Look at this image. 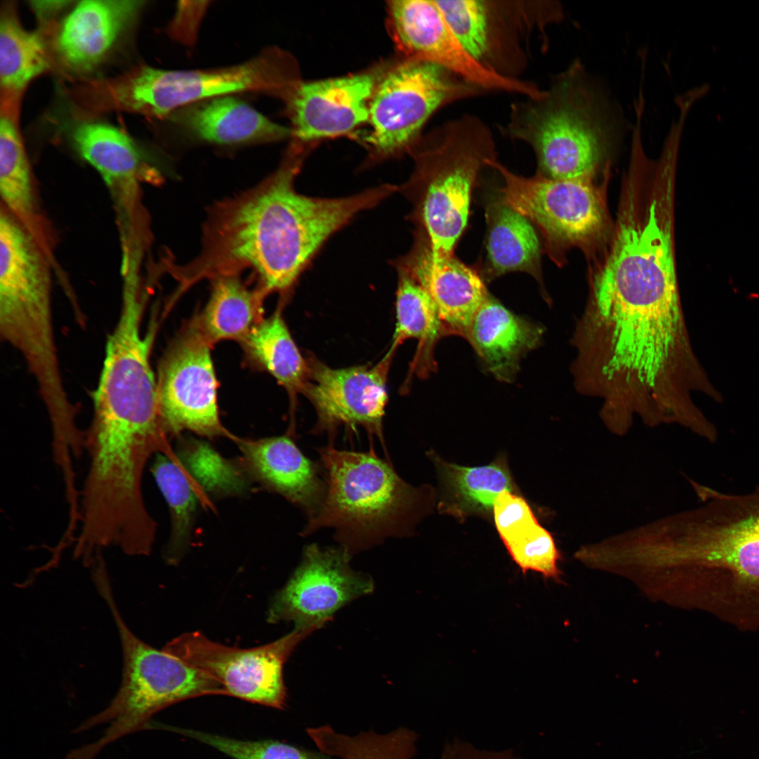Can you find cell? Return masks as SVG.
Returning <instances> with one entry per match:
<instances>
[{
	"label": "cell",
	"mask_w": 759,
	"mask_h": 759,
	"mask_svg": "<svg viewBox=\"0 0 759 759\" xmlns=\"http://www.w3.org/2000/svg\"><path fill=\"white\" fill-rule=\"evenodd\" d=\"M396 327L390 351L408 339L418 341L417 361L414 368L427 372L434 365L432 352L436 342L448 335L438 309L427 292L409 274L400 278L396 299Z\"/></svg>",
	"instance_id": "1f68e13d"
},
{
	"label": "cell",
	"mask_w": 759,
	"mask_h": 759,
	"mask_svg": "<svg viewBox=\"0 0 759 759\" xmlns=\"http://www.w3.org/2000/svg\"><path fill=\"white\" fill-rule=\"evenodd\" d=\"M0 118L1 205L48 251L37 207L31 169L17 121L5 116Z\"/></svg>",
	"instance_id": "f546056e"
},
{
	"label": "cell",
	"mask_w": 759,
	"mask_h": 759,
	"mask_svg": "<svg viewBox=\"0 0 759 759\" xmlns=\"http://www.w3.org/2000/svg\"><path fill=\"white\" fill-rule=\"evenodd\" d=\"M351 557L342 547L307 546L301 564L274 597L268 622L292 621L295 627L319 629L339 609L372 592V578L353 570Z\"/></svg>",
	"instance_id": "9a60e30c"
},
{
	"label": "cell",
	"mask_w": 759,
	"mask_h": 759,
	"mask_svg": "<svg viewBox=\"0 0 759 759\" xmlns=\"http://www.w3.org/2000/svg\"><path fill=\"white\" fill-rule=\"evenodd\" d=\"M51 56L39 33L25 30L15 6H2L0 17V112L15 121L28 84L51 67Z\"/></svg>",
	"instance_id": "484cf974"
},
{
	"label": "cell",
	"mask_w": 759,
	"mask_h": 759,
	"mask_svg": "<svg viewBox=\"0 0 759 759\" xmlns=\"http://www.w3.org/2000/svg\"><path fill=\"white\" fill-rule=\"evenodd\" d=\"M388 27L406 60L437 64L485 93L536 98L543 91L533 82L501 76L479 63L455 36L434 1H389Z\"/></svg>",
	"instance_id": "4fadbf2b"
},
{
	"label": "cell",
	"mask_w": 759,
	"mask_h": 759,
	"mask_svg": "<svg viewBox=\"0 0 759 759\" xmlns=\"http://www.w3.org/2000/svg\"><path fill=\"white\" fill-rule=\"evenodd\" d=\"M417 153V210L434 257L453 255L469 214L473 189L496 146L488 125L467 113L446 121Z\"/></svg>",
	"instance_id": "8992f818"
},
{
	"label": "cell",
	"mask_w": 759,
	"mask_h": 759,
	"mask_svg": "<svg viewBox=\"0 0 759 759\" xmlns=\"http://www.w3.org/2000/svg\"><path fill=\"white\" fill-rule=\"evenodd\" d=\"M173 731L206 744L233 759H335L321 751L277 740L243 741L176 727Z\"/></svg>",
	"instance_id": "e575fe53"
},
{
	"label": "cell",
	"mask_w": 759,
	"mask_h": 759,
	"mask_svg": "<svg viewBox=\"0 0 759 759\" xmlns=\"http://www.w3.org/2000/svg\"><path fill=\"white\" fill-rule=\"evenodd\" d=\"M48 255L32 233L1 205L0 316L33 321L52 312Z\"/></svg>",
	"instance_id": "e0dca14e"
},
{
	"label": "cell",
	"mask_w": 759,
	"mask_h": 759,
	"mask_svg": "<svg viewBox=\"0 0 759 759\" xmlns=\"http://www.w3.org/2000/svg\"><path fill=\"white\" fill-rule=\"evenodd\" d=\"M503 179L500 199L539 231L550 257L557 264L571 247L588 248L604 236L609 219L603 191L592 179L524 177L496 159L487 161Z\"/></svg>",
	"instance_id": "ba28073f"
},
{
	"label": "cell",
	"mask_w": 759,
	"mask_h": 759,
	"mask_svg": "<svg viewBox=\"0 0 759 759\" xmlns=\"http://www.w3.org/2000/svg\"><path fill=\"white\" fill-rule=\"evenodd\" d=\"M242 343L249 356L292 396L304 391L309 365L297 346L280 309L261 320Z\"/></svg>",
	"instance_id": "4dcf8cb0"
},
{
	"label": "cell",
	"mask_w": 759,
	"mask_h": 759,
	"mask_svg": "<svg viewBox=\"0 0 759 759\" xmlns=\"http://www.w3.org/2000/svg\"><path fill=\"white\" fill-rule=\"evenodd\" d=\"M318 629L295 627L267 644L239 649L213 642L200 632H186L163 649L217 680L226 696L277 709L286 704L283 666L296 647Z\"/></svg>",
	"instance_id": "7c38bea8"
},
{
	"label": "cell",
	"mask_w": 759,
	"mask_h": 759,
	"mask_svg": "<svg viewBox=\"0 0 759 759\" xmlns=\"http://www.w3.org/2000/svg\"><path fill=\"white\" fill-rule=\"evenodd\" d=\"M151 472L170 510L172 532L167 554L170 561L188 540L203 488L188 469L169 450L157 453Z\"/></svg>",
	"instance_id": "d6a6232c"
},
{
	"label": "cell",
	"mask_w": 759,
	"mask_h": 759,
	"mask_svg": "<svg viewBox=\"0 0 759 759\" xmlns=\"http://www.w3.org/2000/svg\"><path fill=\"white\" fill-rule=\"evenodd\" d=\"M392 353L389 351L374 365L332 368L313 362L309 366L304 392L317 412L319 429L361 426L383 443L387 375Z\"/></svg>",
	"instance_id": "2e32d148"
},
{
	"label": "cell",
	"mask_w": 759,
	"mask_h": 759,
	"mask_svg": "<svg viewBox=\"0 0 759 759\" xmlns=\"http://www.w3.org/2000/svg\"><path fill=\"white\" fill-rule=\"evenodd\" d=\"M461 44L482 66L519 78L531 58L534 35L564 17L556 1H434Z\"/></svg>",
	"instance_id": "9c48e42d"
},
{
	"label": "cell",
	"mask_w": 759,
	"mask_h": 759,
	"mask_svg": "<svg viewBox=\"0 0 759 759\" xmlns=\"http://www.w3.org/2000/svg\"><path fill=\"white\" fill-rule=\"evenodd\" d=\"M689 481L701 503L656 521L660 568L673 576L718 569L759 584V488L733 494Z\"/></svg>",
	"instance_id": "277c9868"
},
{
	"label": "cell",
	"mask_w": 759,
	"mask_h": 759,
	"mask_svg": "<svg viewBox=\"0 0 759 759\" xmlns=\"http://www.w3.org/2000/svg\"><path fill=\"white\" fill-rule=\"evenodd\" d=\"M143 301L137 285L124 287L117 324L109 335L93 394V420L162 427L157 386L150 363L156 325L143 333Z\"/></svg>",
	"instance_id": "30bf717a"
},
{
	"label": "cell",
	"mask_w": 759,
	"mask_h": 759,
	"mask_svg": "<svg viewBox=\"0 0 759 759\" xmlns=\"http://www.w3.org/2000/svg\"><path fill=\"white\" fill-rule=\"evenodd\" d=\"M443 493V512L463 518L471 514L493 513L496 497L503 491L514 492V484L505 462L498 460L477 467L447 462L435 455Z\"/></svg>",
	"instance_id": "4316f807"
},
{
	"label": "cell",
	"mask_w": 759,
	"mask_h": 759,
	"mask_svg": "<svg viewBox=\"0 0 759 759\" xmlns=\"http://www.w3.org/2000/svg\"><path fill=\"white\" fill-rule=\"evenodd\" d=\"M243 469L266 488L301 507L309 518L318 511L326 486L317 466L287 436L238 439Z\"/></svg>",
	"instance_id": "ffe728a7"
},
{
	"label": "cell",
	"mask_w": 759,
	"mask_h": 759,
	"mask_svg": "<svg viewBox=\"0 0 759 759\" xmlns=\"http://www.w3.org/2000/svg\"><path fill=\"white\" fill-rule=\"evenodd\" d=\"M375 87L367 73L298 83L287 100L292 134L309 141L353 130L369 119Z\"/></svg>",
	"instance_id": "ac0fdd59"
},
{
	"label": "cell",
	"mask_w": 759,
	"mask_h": 759,
	"mask_svg": "<svg viewBox=\"0 0 759 759\" xmlns=\"http://www.w3.org/2000/svg\"><path fill=\"white\" fill-rule=\"evenodd\" d=\"M299 164L293 158L262 185L223 207L188 277L228 275L246 266L257 272L264 294L292 286L323 242L348 220L340 199L296 192Z\"/></svg>",
	"instance_id": "6da1fadb"
},
{
	"label": "cell",
	"mask_w": 759,
	"mask_h": 759,
	"mask_svg": "<svg viewBox=\"0 0 759 759\" xmlns=\"http://www.w3.org/2000/svg\"><path fill=\"white\" fill-rule=\"evenodd\" d=\"M210 347L192 323L164 356L157 386L167 433L189 430L211 438L229 435L219 419Z\"/></svg>",
	"instance_id": "5bb4252c"
},
{
	"label": "cell",
	"mask_w": 759,
	"mask_h": 759,
	"mask_svg": "<svg viewBox=\"0 0 759 759\" xmlns=\"http://www.w3.org/2000/svg\"><path fill=\"white\" fill-rule=\"evenodd\" d=\"M543 328L518 316L490 294L474 315L465 338L485 369L512 382L523 357L540 345Z\"/></svg>",
	"instance_id": "7402d4cb"
},
{
	"label": "cell",
	"mask_w": 759,
	"mask_h": 759,
	"mask_svg": "<svg viewBox=\"0 0 759 759\" xmlns=\"http://www.w3.org/2000/svg\"><path fill=\"white\" fill-rule=\"evenodd\" d=\"M263 295L248 290L235 275L217 276L206 307L193 323L211 346L224 339L242 342L263 320Z\"/></svg>",
	"instance_id": "f1b7e54d"
},
{
	"label": "cell",
	"mask_w": 759,
	"mask_h": 759,
	"mask_svg": "<svg viewBox=\"0 0 759 759\" xmlns=\"http://www.w3.org/2000/svg\"><path fill=\"white\" fill-rule=\"evenodd\" d=\"M486 262L481 277L491 281L511 272H524L541 285L543 247L535 226L499 198L486 209Z\"/></svg>",
	"instance_id": "cb8c5ba5"
},
{
	"label": "cell",
	"mask_w": 759,
	"mask_h": 759,
	"mask_svg": "<svg viewBox=\"0 0 759 759\" xmlns=\"http://www.w3.org/2000/svg\"><path fill=\"white\" fill-rule=\"evenodd\" d=\"M143 1L85 0L57 26L53 48L62 65L75 73L94 69L131 25Z\"/></svg>",
	"instance_id": "d6986e66"
},
{
	"label": "cell",
	"mask_w": 759,
	"mask_h": 759,
	"mask_svg": "<svg viewBox=\"0 0 759 759\" xmlns=\"http://www.w3.org/2000/svg\"><path fill=\"white\" fill-rule=\"evenodd\" d=\"M169 118L192 136L221 145L277 141L292 134L235 95L186 105Z\"/></svg>",
	"instance_id": "603a6c76"
},
{
	"label": "cell",
	"mask_w": 759,
	"mask_h": 759,
	"mask_svg": "<svg viewBox=\"0 0 759 759\" xmlns=\"http://www.w3.org/2000/svg\"><path fill=\"white\" fill-rule=\"evenodd\" d=\"M493 514L502 541L524 573L533 571L546 578L560 579L561 554L554 539L524 498L502 491L495 498Z\"/></svg>",
	"instance_id": "d4e9b609"
},
{
	"label": "cell",
	"mask_w": 759,
	"mask_h": 759,
	"mask_svg": "<svg viewBox=\"0 0 759 759\" xmlns=\"http://www.w3.org/2000/svg\"><path fill=\"white\" fill-rule=\"evenodd\" d=\"M409 270L433 300L448 335L465 337L489 296L481 275L454 254L434 257L427 240L412 254Z\"/></svg>",
	"instance_id": "44dd1931"
},
{
	"label": "cell",
	"mask_w": 759,
	"mask_h": 759,
	"mask_svg": "<svg viewBox=\"0 0 759 759\" xmlns=\"http://www.w3.org/2000/svg\"><path fill=\"white\" fill-rule=\"evenodd\" d=\"M326 479L323 501L304 534L324 527L350 556L390 536L406 534L418 502V490L403 480L373 450L332 446L319 450Z\"/></svg>",
	"instance_id": "3957f363"
},
{
	"label": "cell",
	"mask_w": 759,
	"mask_h": 759,
	"mask_svg": "<svg viewBox=\"0 0 759 759\" xmlns=\"http://www.w3.org/2000/svg\"><path fill=\"white\" fill-rule=\"evenodd\" d=\"M297 83L290 56L268 47L247 61L223 67L168 70L141 65L124 74L118 96L126 112L163 119L186 105L238 93L287 99Z\"/></svg>",
	"instance_id": "52a82bcc"
},
{
	"label": "cell",
	"mask_w": 759,
	"mask_h": 759,
	"mask_svg": "<svg viewBox=\"0 0 759 759\" xmlns=\"http://www.w3.org/2000/svg\"><path fill=\"white\" fill-rule=\"evenodd\" d=\"M622 126L612 102L576 60L539 96L513 103L500 130L533 149L537 174L565 180L592 179Z\"/></svg>",
	"instance_id": "7a4b0ae2"
},
{
	"label": "cell",
	"mask_w": 759,
	"mask_h": 759,
	"mask_svg": "<svg viewBox=\"0 0 759 759\" xmlns=\"http://www.w3.org/2000/svg\"><path fill=\"white\" fill-rule=\"evenodd\" d=\"M190 5V2H179L176 13L171 21L169 32L176 39L186 44H191L195 39L197 29L205 13L207 5Z\"/></svg>",
	"instance_id": "d590c367"
},
{
	"label": "cell",
	"mask_w": 759,
	"mask_h": 759,
	"mask_svg": "<svg viewBox=\"0 0 759 759\" xmlns=\"http://www.w3.org/2000/svg\"><path fill=\"white\" fill-rule=\"evenodd\" d=\"M200 484L205 493L232 495L247 487L241 467L223 458L204 441L188 439L176 455Z\"/></svg>",
	"instance_id": "836d02e7"
},
{
	"label": "cell",
	"mask_w": 759,
	"mask_h": 759,
	"mask_svg": "<svg viewBox=\"0 0 759 759\" xmlns=\"http://www.w3.org/2000/svg\"><path fill=\"white\" fill-rule=\"evenodd\" d=\"M73 145L112 188L134 187L145 164L134 141L108 124L83 122L73 130Z\"/></svg>",
	"instance_id": "83f0119b"
},
{
	"label": "cell",
	"mask_w": 759,
	"mask_h": 759,
	"mask_svg": "<svg viewBox=\"0 0 759 759\" xmlns=\"http://www.w3.org/2000/svg\"><path fill=\"white\" fill-rule=\"evenodd\" d=\"M484 93L437 64L406 60L375 87L369 107L368 141L378 152L392 153L415 141L440 108Z\"/></svg>",
	"instance_id": "8fae6325"
},
{
	"label": "cell",
	"mask_w": 759,
	"mask_h": 759,
	"mask_svg": "<svg viewBox=\"0 0 759 759\" xmlns=\"http://www.w3.org/2000/svg\"><path fill=\"white\" fill-rule=\"evenodd\" d=\"M440 759H489L481 755L461 751H447L443 752Z\"/></svg>",
	"instance_id": "8d00e7d4"
},
{
	"label": "cell",
	"mask_w": 759,
	"mask_h": 759,
	"mask_svg": "<svg viewBox=\"0 0 759 759\" xmlns=\"http://www.w3.org/2000/svg\"><path fill=\"white\" fill-rule=\"evenodd\" d=\"M108 579V574L102 573L94 582L108 604L119 632L122 680L108 706L74 730L80 732L108 723L104 734L96 741L72 751L67 759H93L116 739L146 728L150 717L168 706L201 696L226 695L220 682L209 674L136 636L117 608Z\"/></svg>",
	"instance_id": "5b68a950"
}]
</instances>
